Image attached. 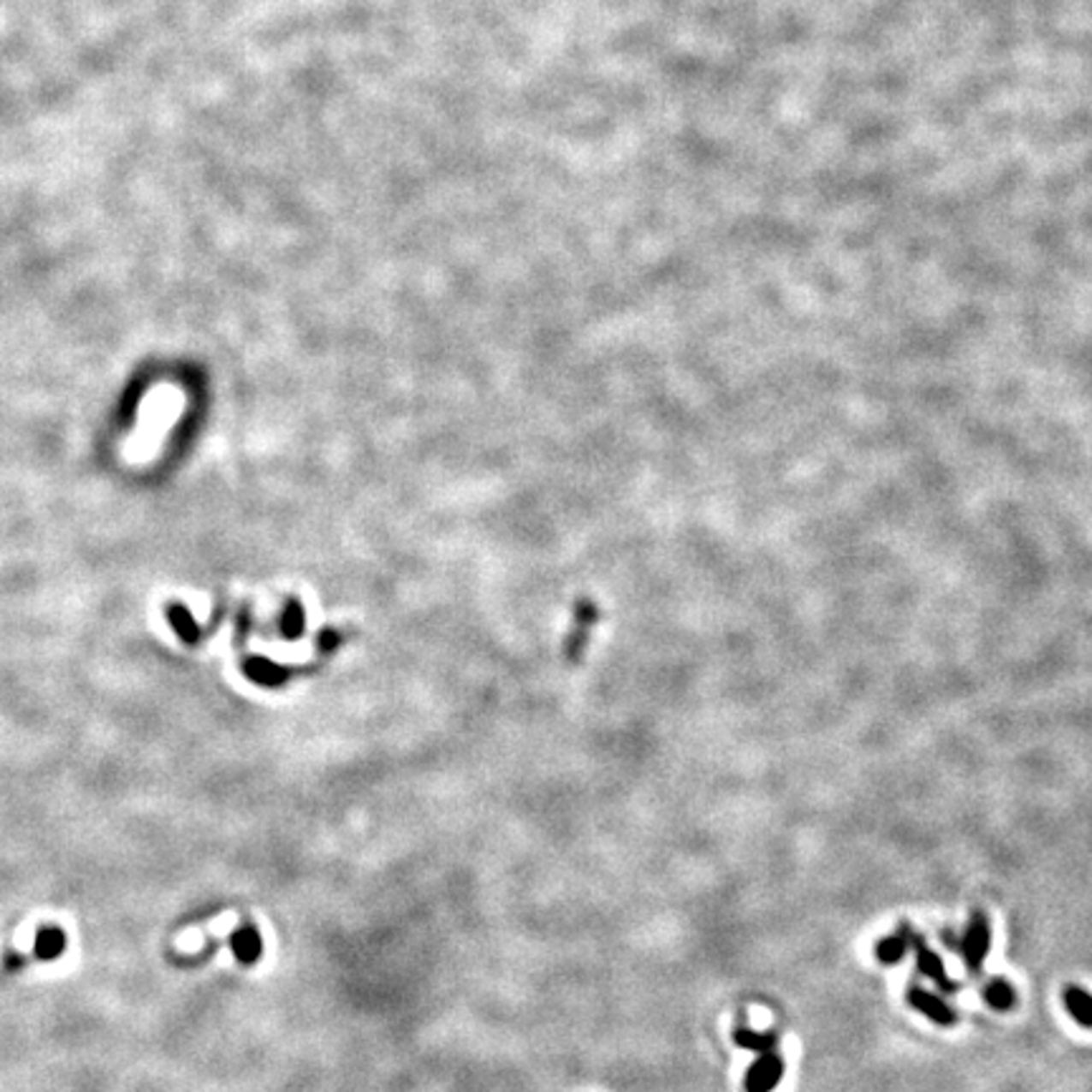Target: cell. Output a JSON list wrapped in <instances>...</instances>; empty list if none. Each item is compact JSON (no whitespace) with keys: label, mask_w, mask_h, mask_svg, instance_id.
<instances>
[{"label":"cell","mask_w":1092,"mask_h":1092,"mask_svg":"<svg viewBox=\"0 0 1092 1092\" xmlns=\"http://www.w3.org/2000/svg\"><path fill=\"white\" fill-rule=\"evenodd\" d=\"M988 948H991L988 921H986L983 913H974L971 921H969V929H966L964 938H961V953H964V961H966V969L969 971H974V974L982 971L983 958H986Z\"/></svg>","instance_id":"cell-1"},{"label":"cell","mask_w":1092,"mask_h":1092,"mask_svg":"<svg viewBox=\"0 0 1092 1092\" xmlns=\"http://www.w3.org/2000/svg\"><path fill=\"white\" fill-rule=\"evenodd\" d=\"M911 946H913V951H916V958H918V971L923 974V976H929L930 982L935 983L941 991H946V994H953L956 988H958V983L951 982L948 979V974H946V969H943V961L938 958V953L930 948L929 943L918 935V933H913L911 930Z\"/></svg>","instance_id":"cell-2"},{"label":"cell","mask_w":1092,"mask_h":1092,"mask_svg":"<svg viewBox=\"0 0 1092 1092\" xmlns=\"http://www.w3.org/2000/svg\"><path fill=\"white\" fill-rule=\"evenodd\" d=\"M784 1075V1062L779 1054L764 1052L746 1072V1092H771Z\"/></svg>","instance_id":"cell-3"},{"label":"cell","mask_w":1092,"mask_h":1092,"mask_svg":"<svg viewBox=\"0 0 1092 1092\" xmlns=\"http://www.w3.org/2000/svg\"><path fill=\"white\" fill-rule=\"evenodd\" d=\"M908 1004L913 1009H918L923 1017H929L930 1022L941 1024V1027H948V1024L956 1022V1012L941 996L930 994V991L921 988V986H911L908 988Z\"/></svg>","instance_id":"cell-4"},{"label":"cell","mask_w":1092,"mask_h":1092,"mask_svg":"<svg viewBox=\"0 0 1092 1092\" xmlns=\"http://www.w3.org/2000/svg\"><path fill=\"white\" fill-rule=\"evenodd\" d=\"M230 946H233V953H235V958L240 964H253L261 956V951H264L261 935H258V930L253 929V926L235 930V935L230 938Z\"/></svg>","instance_id":"cell-5"},{"label":"cell","mask_w":1092,"mask_h":1092,"mask_svg":"<svg viewBox=\"0 0 1092 1092\" xmlns=\"http://www.w3.org/2000/svg\"><path fill=\"white\" fill-rule=\"evenodd\" d=\"M1065 1006L1075 1022L1083 1027H1092V996L1080 986H1065Z\"/></svg>","instance_id":"cell-6"},{"label":"cell","mask_w":1092,"mask_h":1092,"mask_svg":"<svg viewBox=\"0 0 1092 1092\" xmlns=\"http://www.w3.org/2000/svg\"><path fill=\"white\" fill-rule=\"evenodd\" d=\"M911 946V929H903L898 935H887L877 943L875 953L882 964H898Z\"/></svg>","instance_id":"cell-7"},{"label":"cell","mask_w":1092,"mask_h":1092,"mask_svg":"<svg viewBox=\"0 0 1092 1092\" xmlns=\"http://www.w3.org/2000/svg\"><path fill=\"white\" fill-rule=\"evenodd\" d=\"M63 948H66V935H63V930H58V929L39 930L33 951H36V956H39L41 961H54V958H58V956L63 953Z\"/></svg>","instance_id":"cell-8"},{"label":"cell","mask_w":1092,"mask_h":1092,"mask_svg":"<svg viewBox=\"0 0 1092 1092\" xmlns=\"http://www.w3.org/2000/svg\"><path fill=\"white\" fill-rule=\"evenodd\" d=\"M983 999H986V1004H988V1006H994L996 1012H1009V1009L1017 1004L1014 986H1012V983H1006L1004 979H994L991 983H986V988H983Z\"/></svg>","instance_id":"cell-9"},{"label":"cell","mask_w":1092,"mask_h":1092,"mask_svg":"<svg viewBox=\"0 0 1092 1092\" xmlns=\"http://www.w3.org/2000/svg\"><path fill=\"white\" fill-rule=\"evenodd\" d=\"M733 1042H736L739 1047H744V1049H751V1052L764 1054V1052H774V1047H776V1035H774V1032H754V1030H749V1027H739V1030L733 1032Z\"/></svg>","instance_id":"cell-10"},{"label":"cell","mask_w":1092,"mask_h":1092,"mask_svg":"<svg viewBox=\"0 0 1092 1092\" xmlns=\"http://www.w3.org/2000/svg\"><path fill=\"white\" fill-rule=\"evenodd\" d=\"M8 966L10 969H18V966H23V958L21 956H8Z\"/></svg>","instance_id":"cell-11"}]
</instances>
